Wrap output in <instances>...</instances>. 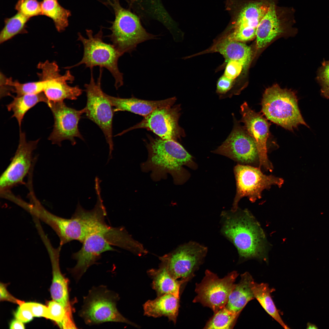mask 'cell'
<instances>
[{"instance_id":"obj_1","label":"cell","mask_w":329,"mask_h":329,"mask_svg":"<svg viewBox=\"0 0 329 329\" xmlns=\"http://www.w3.org/2000/svg\"><path fill=\"white\" fill-rule=\"evenodd\" d=\"M222 234L237 249L243 260L256 259L268 261V243L258 222L247 210L224 211Z\"/></svg>"},{"instance_id":"obj_2","label":"cell","mask_w":329,"mask_h":329,"mask_svg":"<svg viewBox=\"0 0 329 329\" xmlns=\"http://www.w3.org/2000/svg\"><path fill=\"white\" fill-rule=\"evenodd\" d=\"M147 159L141 165L144 172H151V177L157 181L166 178L167 174L172 176L176 184L183 179V165H190L191 155L176 141L160 138H150L147 146Z\"/></svg>"},{"instance_id":"obj_3","label":"cell","mask_w":329,"mask_h":329,"mask_svg":"<svg viewBox=\"0 0 329 329\" xmlns=\"http://www.w3.org/2000/svg\"><path fill=\"white\" fill-rule=\"evenodd\" d=\"M298 101L295 92L275 84L265 90L261 111L267 119L290 131L300 125L309 127L301 115Z\"/></svg>"},{"instance_id":"obj_4","label":"cell","mask_w":329,"mask_h":329,"mask_svg":"<svg viewBox=\"0 0 329 329\" xmlns=\"http://www.w3.org/2000/svg\"><path fill=\"white\" fill-rule=\"evenodd\" d=\"M108 2L115 17L110 28L111 33L108 37L119 52L122 55L131 53L139 44L156 38V35L146 30L136 15L121 6L119 0H109Z\"/></svg>"},{"instance_id":"obj_5","label":"cell","mask_w":329,"mask_h":329,"mask_svg":"<svg viewBox=\"0 0 329 329\" xmlns=\"http://www.w3.org/2000/svg\"><path fill=\"white\" fill-rule=\"evenodd\" d=\"M87 37L83 36L80 33L78 34V40L82 43L83 48L82 59L76 64L67 69L84 64L90 69L99 66L105 68L109 71L114 77L115 86L116 89L123 83V74L118 67L119 58L123 55L119 52L112 44L107 43L103 41V31L101 29L94 35L91 30H86Z\"/></svg>"},{"instance_id":"obj_6","label":"cell","mask_w":329,"mask_h":329,"mask_svg":"<svg viewBox=\"0 0 329 329\" xmlns=\"http://www.w3.org/2000/svg\"><path fill=\"white\" fill-rule=\"evenodd\" d=\"M270 0H227L231 16L230 39L240 42L256 37L257 26L269 8Z\"/></svg>"},{"instance_id":"obj_7","label":"cell","mask_w":329,"mask_h":329,"mask_svg":"<svg viewBox=\"0 0 329 329\" xmlns=\"http://www.w3.org/2000/svg\"><path fill=\"white\" fill-rule=\"evenodd\" d=\"M119 299L117 293L105 286L93 287L84 298L83 305L79 314L85 323L90 325L112 322L137 327L119 312L117 307Z\"/></svg>"},{"instance_id":"obj_8","label":"cell","mask_w":329,"mask_h":329,"mask_svg":"<svg viewBox=\"0 0 329 329\" xmlns=\"http://www.w3.org/2000/svg\"><path fill=\"white\" fill-rule=\"evenodd\" d=\"M100 68L99 75L96 82L94 79L93 69H90V82L84 85L87 101L83 108L84 113L87 118L97 124L103 133L109 146V158L110 159L113 149L112 121L114 112L113 107L106 96V93L101 89L103 69Z\"/></svg>"},{"instance_id":"obj_9","label":"cell","mask_w":329,"mask_h":329,"mask_svg":"<svg viewBox=\"0 0 329 329\" xmlns=\"http://www.w3.org/2000/svg\"><path fill=\"white\" fill-rule=\"evenodd\" d=\"M236 185V192L231 210L236 211L238 203L242 197H248L254 203L261 198V193L265 189H270L272 185L281 187L283 179L272 175L264 174L260 168L248 165L238 164L234 169Z\"/></svg>"},{"instance_id":"obj_10","label":"cell","mask_w":329,"mask_h":329,"mask_svg":"<svg viewBox=\"0 0 329 329\" xmlns=\"http://www.w3.org/2000/svg\"><path fill=\"white\" fill-rule=\"evenodd\" d=\"M205 274L201 282L196 284L197 295L193 302L209 307L215 313L225 306L239 274L233 271L222 278L208 270Z\"/></svg>"},{"instance_id":"obj_11","label":"cell","mask_w":329,"mask_h":329,"mask_svg":"<svg viewBox=\"0 0 329 329\" xmlns=\"http://www.w3.org/2000/svg\"><path fill=\"white\" fill-rule=\"evenodd\" d=\"M207 252V248L195 242L180 246L173 252L161 257V263L171 275L189 280L194 272L202 263Z\"/></svg>"},{"instance_id":"obj_12","label":"cell","mask_w":329,"mask_h":329,"mask_svg":"<svg viewBox=\"0 0 329 329\" xmlns=\"http://www.w3.org/2000/svg\"><path fill=\"white\" fill-rule=\"evenodd\" d=\"M38 67L40 70L38 73L40 80L44 83L43 92L48 101L75 100L82 94V90L78 86L72 87L68 84V82L72 83L74 80L69 70L61 75L57 64L49 61L40 63Z\"/></svg>"},{"instance_id":"obj_13","label":"cell","mask_w":329,"mask_h":329,"mask_svg":"<svg viewBox=\"0 0 329 329\" xmlns=\"http://www.w3.org/2000/svg\"><path fill=\"white\" fill-rule=\"evenodd\" d=\"M181 110L180 104L157 108L144 117L138 123L120 134L134 129L143 128L151 131L162 139L176 141L185 136L184 129L178 123Z\"/></svg>"},{"instance_id":"obj_14","label":"cell","mask_w":329,"mask_h":329,"mask_svg":"<svg viewBox=\"0 0 329 329\" xmlns=\"http://www.w3.org/2000/svg\"><path fill=\"white\" fill-rule=\"evenodd\" d=\"M39 140L27 141L25 133L19 130L16 150L9 165L0 177L1 193L10 191L13 187L22 183L24 178L34 164L33 153Z\"/></svg>"},{"instance_id":"obj_15","label":"cell","mask_w":329,"mask_h":329,"mask_svg":"<svg viewBox=\"0 0 329 329\" xmlns=\"http://www.w3.org/2000/svg\"><path fill=\"white\" fill-rule=\"evenodd\" d=\"M47 104L54 119L53 131L48 138L53 144L61 146L62 141L68 140L74 145L76 137L84 140L78 128L79 121L84 113L83 108L77 110L68 106L63 101H49Z\"/></svg>"},{"instance_id":"obj_16","label":"cell","mask_w":329,"mask_h":329,"mask_svg":"<svg viewBox=\"0 0 329 329\" xmlns=\"http://www.w3.org/2000/svg\"><path fill=\"white\" fill-rule=\"evenodd\" d=\"M233 115L234 125L231 132L221 145L213 152L242 163L251 164L259 161L254 141Z\"/></svg>"},{"instance_id":"obj_17","label":"cell","mask_w":329,"mask_h":329,"mask_svg":"<svg viewBox=\"0 0 329 329\" xmlns=\"http://www.w3.org/2000/svg\"><path fill=\"white\" fill-rule=\"evenodd\" d=\"M278 1L270 0L268 9L257 26L256 37L258 49L283 33L286 24L295 22L293 9L279 6Z\"/></svg>"},{"instance_id":"obj_18","label":"cell","mask_w":329,"mask_h":329,"mask_svg":"<svg viewBox=\"0 0 329 329\" xmlns=\"http://www.w3.org/2000/svg\"><path fill=\"white\" fill-rule=\"evenodd\" d=\"M82 243L80 249L72 256L76 264L71 271L76 280L80 279L87 269L96 263L102 253L115 250L107 239L102 228L89 234Z\"/></svg>"},{"instance_id":"obj_19","label":"cell","mask_w":329,"mask_h":329,"mask_svg":"<svg viewBox=\"0 0 329 329\" xmlns=\"http://www.w3.org/2000/svg\"><path fill=\"white\" fill-rule=\"evenodd\" d=\"M241 122L244 128L253 139L256 145L260 167H263L271 172L273 167L267 155V143L269 135L270 125L267 120L260 113L249 108L246 102L241 106Z\"/></svg>"},{"instance_id":"obj_20","label":"cell","mask_w":329,"mask_h":329,"mask_svg":"<svg viewBox=\"0 0 329 329\" xmlns=\"http://www.w3.org/2000/svg\"><path fill=\"white\" fill-rule=\"evenodd\" d=\"M51 260L52 267L53 279L50 292L53 300L62 304L69 312L72 313L73 309L69 301L68 280L62 275L59 265L60 252L62 246L56 249L52 246L45 235L41 237Z\"/></svg>"},{"instance_id":"obj_21","label":"cell","mask_w":329,"mask_h":329,"mask_svg":"<svg viewBox=\"0 0 329 329\" xmlns=\"http://www.w3.org/2000/svg\"><path fill=\"white\" fill-rule=\"evenodd\" d=\"M113 108L114 111H126L146 116L157 108L173 105L176 100L175 97L159 101H148L132 97L122 98L105 94Z\"/></svg>"},{"instance_id":"obj_22","label":"cell","mask_w":329,"mask_h":329,"mask_svg":"<svg viewBox=\"0 0 329 329\" xmlns=\"http://www.w3.org/2000/svg\"><path fill=\"white\" fill-rule=\"evenodd\" d=\"M179 307V298L172 294H167L146 302L143 306L144 314L155 318L165 317L175 324Z\"/></svg>"},{"instance_id":"obj_23","label":"cell","mask_w":329,"mask_h":329,"mask_svg":"<svg viewBox=\"0 0 329 329\" xmlns=\"http://www.w3.org/2000/svg\"><path fill=\"white\" fill-rule=\"evenodd\" d=\"M207 51L219 53L227 62L229 60L238 61L244 68L250 63L252 55L250 47L241 42L232 40L227 36L217 41Z\"/></svg>"},{"instance_id":"obj_24","label":"cell","mask_w":329,"mask_h":329,"mask_svg":"<svg viewBox=\"0 0 329 329\" xmlns=\"http://www.w3.org/2000/svg\"><path fill=\"white\" fill-rule=\"evenodd\" d=\"M253 280L249 273L242 274L239 282L235 284L230 294L225 307L239 315L247 304L255 298L251 288Z\"/></svg>"},{"instance_id":"obj_25","label":"cell","mask_w":329,"mask_h":329,"mask_svg":"<svg viewBox=\"0 0 329 329\" xmlns=\"http://www.w3.org/2000/svg\"><path fill=\"white\" fill-rule=\"evenodd\" d=\"M147 274L152 279V287L157 296L171 294L179 298L181 285L189 281L187 279H175L161 263L159 268L151 269L148 271Z\"/></svg>"},{"instance_id":"obj_26","label":"cell","mask_w":329,"mask_h":329,"mask_svg":"<svg viewBox=\"0 0 329 329\" xmlns=\"http://www.w3.org/2000/svg\"><path fill=\"white\" fill-rule=\"evenodd\" d=\"M13 100L7 105L9 111H12V117L15 118L18 122L19 130L22 120L27 112L37 104L44 102L47 104L48 100L43 92L36 94H28L13 97Z\"/></svg>"},{"instance_id":"obj_27","label":"cell","mask_w":329,"mask_h":329,"mask_svg":"<svg viewBox=\"0 0 329 329\" xmlns=\"http://www.w3.org/2000/svg\"><path fill=\"white\" fill-rule=\"evenodd\" d=\"M251 288L254 298L265 311L284 328L289 329L281 318L271 296L274 290L271 289L266 283H258L254 280L251 283Z\"/></svg>"},{"instance_id":"obj_28","label":"cell","mask_w":329,"mask_h":329,"mask_svg":"<svg viewBox=\"0 0 329 329\" xmlns=\"http://www.w3.org/2000/svg\"><path fill=\"white\" fill-rule=\"evenodd\" d=\"M41 4V15L52 19L58 31L65 30L69 24L68 18L71 15L70 11L62 7L58 0H42Z\"/></svg>"},{"instance_id":"obj_29","label":"cell","mask_w":329,"mask_h":329,"mask_svg":"<svg viewBox=\"0 0 329 329\" xmlns=\"http://www.w3.org/2000/svg\"><path fill=\"white\" fill-rule=\"evenodd\" d=\"M47 319L55 321L61 328H77L72 313L68 311L61 303L54 300L48 303Z\"/></svg>"},{"instance_id":"obj_30","label":"cell","mask_w":329,"mask_h":329,"mask_svg":"<svg viewBox=\"0 0 329 329\" xmlns=\"http://www.w3.org/2000/svg\"><path fill=\"white\" fill-rule=\"evenodd\" d=\"M30 19L17 13L4 20V26L0 33V42L3 43L19 34L27 32L26 24Z\"/></svg>"},{"instance_id":"obj_31","label":"cell","mask_w":329,"mask_h":329,"mask_svg":"<svg viewBox=\"0 0 329 329\" xmlns=\"http://www.w3.org/2000/svg\"><path fill=\"white\" fill-rule=\"evenodd\" d=\"M239 315V314L228 310L225 306L214 313L204 328H232Z\"/></svg>"},{"instance_id":"obj_32","label":"cell","mask_w":329,"mask_h":329,"mask_svg":"<svg viewBox=\"0 0 329 329\" xmlns=\"http://www.w3.org/2000/svg\"><path fill=\"white\" fill-rule=\"evenodd\" d=\"M3 80L4 83L10 88L11 92L16 93V96L36 94L43 92L44 83L40 80L37 81L21 83L5 76Z\"/></svg>"},{"instance_id":"obj_33","label":"cell","mask_w":329,"mask_h":329,"mask_svg":"<svg viewBox=\"0 0 329 329\" xmlns=\"http://www.w3.org/2000/svg\"><path fill=\"white\" fill-rule=\"evenodd\" d=\"M15 9L17 12L30 19L41 15V2L37 0H19Z\"/></svg>"},{"instance_id":"obj_34","label":"cell","mask_w":329,"mask_h":329,"mask_svg":"<svg viewBox=\"0 0 329 329\" xmlns=\"http://www.w3.org/2000/svg\"><path fill=\"white\" fill-rule=\"evenodd\" d=\"M317 80L320 85L321 94L329 98V60L324 61L317 72Z\"/></svg>"},{"instance_id":"obj_35","label":"cell","mask_w":329,"mask_h":329,"mask_svg":"<svg viewBox=\"0 0 329 329\" xmlns=\"http://www.w3.org/2000/svg\"><path fill=\"white\" fill-rule=\"evenodd\" d=\"M19 306L29 310L34 317H43L47 318V306L35 302H24Z\"/></svg>"},{"instance_id":"obj_36","label":"cell","mask_w":329,"mask_h":329,"mask_svg":"<svg viewBox=\"0 0 329 329\" xmlns=\"http://www.w3.org/2000/svg\"><path fill=\"white\" fill-rule=\"evenodd\" d=\"M227 62L224 75L234 80L240 74L244 67L241 63L236 61L229 60Z\"/></svg>"},{"instance_id":"obj_37","label":"cell","mask_w":329,"mask_h":329,"mask_svg":"<svg viewBox=\"0 0 329 329\" xmlns=\"http://www.w3.org/2000/svg\"><path fill=\"white\" fill-rule=\"evenodd\" d=\"M234 80L224 75L221 76L217 83V92L221 95L225 94L232 87Z\"/></svg>"},{"instance_id":"obj_38","label":"cell","mask_w":329,"mask_h":329,"mask_svg":"<svg viewBox=\"0 0 329 329\" xmlns=\"http://www.w3.org/2000/svg\"><path fill=\"white\" fill-rule=\"evenodd\" d=\"M0 299L1 301H8L19 305L24 302L13 297L7 290L6 285L2 283L0 284Z\"/></svg>"},{"instance_id":"obj_39","label":"cell","mask_w":329,"mask_h":329,"mask_svg":"<svg viewBox=\"0 0 329 329\" xmlns=\"http://www.w3.org/2000/svg\"><path fill=\"white\" fill-rule=\"evenodd\" d=\"M14 315L16 319L24 323L31 321L34 317L29 310L20 306L17 309Z\"/></svg>"},{"instance_id":"obj_40","label":"cell","mask_w":329,"mask_h":329,"mask_svg":"<svg viewBox=\"0 0 329 329\" xmlns=\"http://www.w3.org/2000/svg\"><path fill=\"white\" fill-rule=\"evenodd\" d=\"M10 329H22L25 328V326L23 323L16 319L12 320L9 325Z\"/></svg>"},{"instance_id":"obj_41","label":"cell","mask_w":329,"mask_h":329,"mask_svg":"<svg viewBox=\"0 0 329 329\" xmlns=\"http://www.w3.org/2000/svg\"><path fill=\"white\" fill-rule=\"evenodd\" d=\"M307 329H318V328L316 325L310 322L307 323Z\"/></svg>"}]
</instances>
